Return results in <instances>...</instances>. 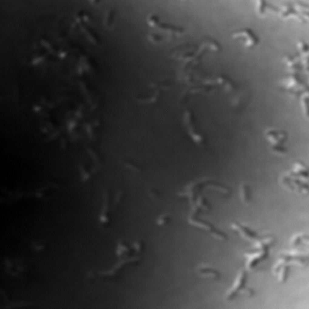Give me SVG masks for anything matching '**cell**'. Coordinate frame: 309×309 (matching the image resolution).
I'll return each mask as SVG.
<instances>
[{"label":"cell","instance_id":"6da1fadb","mask_svg":"<svg viewBox=\"0 0 309 309\" xmlns=\"http://www.w3.org/2000/svg\"><path fill=\"white\" fill-rule=\"evenodd\" d=\"M279 13L282 19H294L301 24L309 22V5L302 1L286 3Z\"/></svg>","mask_w":309,"mask_h":309},{"label":"cell","instance_id":"7a4b0ae2","mask_svg":"<svg viewBox=\"0 0 309 309\" xmlns=\"http://www.w3.org/2000/svg\"><path fill=\"white\" fill-rule=\"evenodd\" d=\"M247 276L246 273L241 271L238 275L233 286L227 290L225 295V298L227 301H233L238 296V294L242 293L246 287Z\"/></svg>","mask_w":309,"mask_h":309},{"label":"cell","instance_id":"3957f363","mask_svg":"<svg viewBox=\"0 0 309 309\" xmlns=\"http://www.w3.org/2000/svg\"><path fill=\"white\" fill-rule=\"evenodd\" d=\"M234 37L243 40L245 45L249 48L257 45L259 42V39L257 36L253 31L248 29L236 32L234 35Z\"/></svg>","mask_w":309,"mask_h":309},{"label":"cell","instance_id":"277c9868","mask_svg":"<svg viewBox=\"0 0 309 309\" xmlns=\"http://www.w3.org/2000/svg\"><path fill=\"white\" fill-rule=\"evenodd\" d=\"M256 11L259 15L263 16L269 12H275L277 9L269 4L268 0H256Z\"/></svg>","mask_w":309,"mask_h":309},{"label":"cell","instance_id":"5b68a950","mask_svg":"<svg viewBox=\"0 0 309 309\" xmlns=\"http://www.w3.org/2000/svg\"><path fill=\"white\" fill-rule=\"evenodd\" d=\"M287 273H288V270L286 268H284L283 270L281 271L280 275H279V281L280 283H284L286 281L287 274H288Z\"/></svg>","mask_w":309,"mask_h":309}]
</instances>
